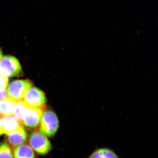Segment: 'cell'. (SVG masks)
Segmentation results:
<instances>
[{"label":"cell","mask_w":158,"mask_h":158,"mask_svg":"<svg viewBox=\"0 0 158 158\" xmlns=\"http://www.w3.org/2000/svg\"><path fill=\"white\" fill-rule=\"evenodd\" d=\"M40 123V132L49 137L54 136L58 129V118L54 112L51 110L43 112Z\"/></svg>","instance_id":"6da1fadb"},{"label":"cell","mask_w":158,"mask_h":158,"mask_svg":"<svg viewBox=\"0 0 158 158\" xmlns=\"http://www.w3.org/2000/svg\"><path fill=\"white\" fill-rule=\"evenodd\" d=\"M22 71L21 67L15 57L7 55L0 61V75L6 77H12L19 75Z\"/></svg>","instance_id":"7a4b0ae2"},{"label":"cell","mask_w":158,"mask_h":158,"mask_svg":"<svg viewBox=\"0 0 158 158\" xmlns=\"http://www.w3.org/2000/svg\"><path fill=\"white\" fill-rule=\"evenodd\" d=\"M32 85V82L29 80L13 81L10 83L7 89L8 98L15 102L22 100Z\"/></svg>","instance_id":"3957f363"},{"label":"cell","mask_w":158,"mask_h":158,"mask_svg":"<svg viewBox=\"0 0 158 158\" xmlns=\"http://www.w3.org/2000/svg\"><path fill=\"white\" fill-rule=\"evenodd\" d=\"M29 143L31 148L40 155H45L51 149L50 141L46 136L35 131L31 134L29 137Z\"/></svg>","instance_id":"277c9868"},{"label":"cell","mask_w":158,"mask_h":158,"mask_svg":"<svg viewBox=\"0 0 158 158\" xmlns=\"http://www.w3.org/2000/svg\"><path fill=\"white\" fill-rule=\"evenodd\" d=\"M45 109L44 105L37 107L28 106L23 114L22 124L30 129L36 128L40 124L41 115Z\"/></svg>","instance_id":"5b68a950"},{"label":"cell","mask_w":158,"mask_h":158,"mask_svg":"<svg viewBox=\"0 0 158 158\" xmlns=\"http://www.w3.org/2000/svg\"><path fill=\"white\" fill-rule=\"evenodd\" d=\"M23 98V101L29 107L42 106L47 101L44 93L35 87L30 88Z\"/></svg>","instance_id":"8992f818"},{"label":"cell","mask_w":158,"mask_h":158,"mask_svg":"<svg viewBox=\"0 0 158 158\" xmlns=\"http://www.w3.org/2000/svg\"><path fill=\"white\" fill-rule=\"evenodd\" d=\"M27 134L22 126L15 131L7 134L6 141L10 147L13 149L24 143L26 141Z\"/></svg>","instance_id":"52a82bcc"},{"label":"cell","mask_w":158,"mask_h":158,"mask_svg":"<svg viewBox=\"0 0 158 158\" xmlns=\"http://www.w3.org/2000/svg\"><path fill=\"white\" fill-rule=\"evenodd\" d=\"M3 134L6 135L18 129L22 124L14 116L11 115L2 117Z\"/></svg>","instance_id":"ba28073f"},{"label":"cell","mask_w":158,"mask_h":158,"mask_svg":"<svg viewBox=\"0 0 158 158\" xmlns=\"http://www.w3.org/2000/svg\"><path fill=\"white\" fill-rule=\"evenodd\" d=\"M15 158H35L32 148L28 144L24 143L15 147L14 150Z\"/></svg>","instance_id":"9c48e42d"},{"label":"cell","mask_w":158,"mask_h":158,"mask_svg":"<svg viewBox=\"0 0 158 158\" xmlns=\"http://www.w3.org/2000/svg\"><path fill=\"white\" fill-rule=\"evenodd\" d=\"M17 102L7 98L0 101V116L11 115Z\"/></svg>","instance_id":"30bf717a"},{"label":"cell","mask_w":158,"mask_h":158,"mask_svg":"<svg viewBox=\"0 0 158 158\" xmlns=\"http://www.w3.org/2000/svg\"><path fill=\"white\" fill-rule=\"evenodd\" d=\"M88 158H118L112 150L107 148H101L95 151Z\"/></svg>","instance_id":"8fae6325"},{"label":"cell","mask_w":158,"mask_h":158,"mask_svg":"<svg viewBox=\"0 0 158 158\" xmlns=\"http://www.w3.org/2000/svg\"><path fill=\"white\" fill-rule=\"evenodd\" d=\"M27 107L28 106L23 100H19L16 102L13 111V116L21 123L23 114Z\"/></svg>","instance_id":"7c38bea8"},{"label":"cell","mask_w":158,"mask_h":158,"mask_svg":"<svg viewBox=\"0 0 158 158\" xmlns=\"http://www.w3.org/2000/svg\"><path fill=\"white\" fill-rule=\"evenodd\" d=\"M0 158H13L11 148L7 143L0 144Z\"/></svg>","instance_id":"4fadbf2b"},{"label":"cell","mask_w":158,"mask_h":158,"mask_svg":"<svg viewBox=\"0 0 158 158\" xmlns=\"http://www.w3.org/2000/svg\"><path fill=\"white\" fill-rule=\"evenodd\" d=\"M8 78L0 75V90H4L8 85Z\"/></svg>","instance_id":"5bb4252c"},{"label":"cell","mask_w":158,"mask_h":158,"mask_svg":"<svg viewBox=\"0 0 158 158\" xmlns=\"http://www.w3.org/2000/svg\"><path fill=\"white\" fill-rule=\"evenodd\" d=\"M8 94L6 89L0 90V101L7 98Z\"/></svg>","instance_id":"9a60e30c"},{"label":"cell","mask_w":158,"mask_h":158,"mask_svg":"<svg viewBox=\"0 0 158 158\" xmlns=\"http://www.w3.org/2000/svg\"><path fill=\"white\" fill-rule=\"evenodd\" d=\"M2 117V116H0V135L3 134Z\"/></svg>","instance_id":"2e32d148"},{"label":"cell","mask_w":158,"mask_h":158,"mask_svg":"<svg viewBox=\"0 0 158 158\" xmlns=\"http://www.w3.org/2000/svg\"><path fill=\"white\" fill-rule=\"evenodd\" d=\"M3 57V54L2 52V51L1 49H0V61H1V59Z\"/></svg>","instance_id":"e0dca14e"}]
</instances>
